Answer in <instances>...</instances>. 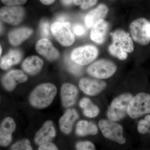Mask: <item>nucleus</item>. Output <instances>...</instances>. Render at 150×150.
Listing matches in <instances>:
<instances>
[{
    "instance_id": "obj_1",
    "label": "nucleus",
    "mask_w": 150,
    "mask_h": 150,
    "mask_svg": "<svg viewBox=\"0 0 150 150\" xmlns=\"http://www.w3.org/2000/svg\"><path fill=\"white\" fill-rule=\"evenodd\" d=\"M111 35L112 42L108 48L109 52L120 60H125L128 57L127 53H131L134 50L132 39L129 33L122 30H115Z\"/></svg>"
},
{
    "instance_id": "obj_2",
    "label": "nucleus",
    "mask_w": 150,
    "mask_h": 150,
    "mask_svg": "<svg viewBox=\"0 0 150 150\" xmlns=\"http://www.w3.org/2000/svg\"><path fill=\"white\" fill-rule=\"evenodd\" d=\"M57 93L56 86L51 83L42 84L38 86L30 96V104L38 108L48 107L53 102Z\"/></svg>"
},
{
    "instance_id": "obj_3",
    "label": "nucleus",
    "mask_w": 150,
    "mask_h": 150,
    "mask_svg": "<svg viewBox=\"0 0 150 150\" xmlns=\"http://www.w3.org/2000/svg\"><path fill=\"white\" fill-rule=\"evenodd\" d=\"M127 113L132 118H138L150 113V95L141 93L132 98L128 106Z\"/></svg>"
},
{
    "instance_id": "obj_4",
    "label": "nucleus",
    "mask_w": 150,
    "mask_h": 150,
    "mask_svg": "<svg viewBox=\"0 0 150 150\" xmlns=\"http://www.w3.org/2000/svg\"><path fill=\"white\" fill-rule=\"evenodd\" d=\"M132 98L133 96L130 93L123 94L116 98L108 110V118L113 121H119L124 118Z\"/></svg>"
},
{
    "instance_id": "obj_5",
    "label": "nucleus",
    "mask_w": 150,
    "mask_h": 150,
    "mask_svg": "<svg viewBox=\"0 0 150 150\" xmlns=\"http://www.w3.org/2000/svg\"><path fill=\"white\" fill-rule=\"evenodd\" d=\"M117 67L114 63L108 60H98L94 62L87 69L89 74L99 79L110 78L116 71Z\"/></svg>"
},
{
    "instance_id": "obj_6",
    "label": "nucleus",
    "mask_w": 150,
    "mask_h": 150,
    "mask_svg": "<svg viewBox=\"0 0 150 150\" xmlns=\"http://www.w3.org/2000/svg\"><path fill=\"white\" fill-rule=\"evenodd\" d=\"M71 23L68 22H56L51 25L53 35L64 46H71L74 42L75 36L71 30Z\"/></svg>"
},
{
    "instance_id": "obj_7",
    "label": "nucleus",
    "mask_w": 150,
    "mask_h": 150,
    "mask_svg": "<svg viewBox=\"0 0 150 150\" xmlns=\"http://www.w3.org/2000/svg\"><path fill=\"white\" fill-rule=\"evenodd\" d=\"M98 54V50L95 46L86 45L74 49L70 58L78 64L85 66L94 61Z\"/></svg>"
},
{
    "instance_id": "obj_8",
    "label": "nucleus",
    "mask_w": 150,
    "mask_h": 150,
    "mask_svg": "<svg viewBox=\"0 0 150 150\" xmlns=\"http://www.w3.org/2000/svg\"><path fill=\"white\" fill-rule=\"evenodd\" d=\"M98 124L105 137L121 144H125L126 140L123 137V129L121 125L110 120H101Z\"/></svg>"
},
{
    "instance_id": "obj_9",
    "label": "nucleus",
    "mask_w": 150,
    "mask_h": 150,
    "mask_svg": "<svg viewBox=\"0 0 150 150\" xmlns=\"http://www.w3.org/2000/svg\"><path fill=\"white\" fill-rule=\"evenodd\" d=\"M149 22L144 18H139L132 22L130 25V32L134 41L143 46L149 43L150 36L147 33Z\"/></svg>"
},
{
    "instance_id": "obj_10",
    "label": "nucleus",
    "mask_w": 150,
    "mask_h": 150,
    "mask_svg": "<svg viewBox=\"0 0 150 150\" xmlns=\"http://www.w3.org/2000/svg\"><path fill=\"white\" fill-rule=\"evenodd\" d=\"M24 16V8L19 6H8L0 9V19L13 25L21 23Z\"/></svg>"
},
{
    "instance_id": "obj_11",
    "label": "nucleus",
    "mask_w": 150,
    "mask_h": 150,
    "mask_svg": "<svg viewBox=\"0 0 150 150\" xmlns=\"http://www.w3.org/2000/svg\"><path fill=\"white\" fill-rule=\"evenodd\" d=\"M27 80V76L21 70H13L3 77L2 83L6 90L11 91L18 84L25 82Z\"/></svg>"
},
{
    "instance_id": "obj_12",
    "label": "nucleus",
    "mask_w": 150,
    "mask_h": 150,
    "mask_svg": "<svg viewBox=\"0 0 150 150\" xmlns=\"http://www.w3.org/2000/svg\"><path fill=\"white\" fill-rule=\"evenodd\" d=\"M106 86L103 81L90 78H83L79 82V87L84 93L95 96L102 91Z\"/></svg>"
},
{
    "instance_id": "obj_13",
    "label": "nucleus",
    "mask_w": 150,
    "mask_h": 150,
    "mask_svg": "<svg viewBox=\"0 0 150 150\" xmlns=\"http://www.w3.org/2000/svg\"><path fill=\"white\" fill-rule=\"evenodd\" d=\"M16 129V125L13 118L7 117L3 120L0 126V146H7L11 144Z\"/></svg>"
},
{
    "instance_id": "obj_14",
    "label": "nucleus",
    "mask_w": 150,
    "mask_h": 150,
    "mask_svg": "<svg viewBox=\"0 0 150 150\" xmlns=\"http://www.w3.org/2000/svg\"><path fill=\"white\" fill-rule=\"evenodd\" d=\"M38 53L50 61H54L59 59V53L53 44L47 38L38 40L35 45Z\"/></svg>"
},
{
    "instance_id": "obj_15",
    "label": "nucleus",
    "mask_w": 150,
    "mask_h": 150,
    "mask_svg": "<svg viewBox=\"0 0 150 150\" xmlns=\"http://www.w3.org/2000/svg\"><path fill=\"white\" fill-rule=\"evenodd\" d=\"M56 135L53 122L51 121H46L35 135V143L38 145L43 144L53 140Z\"/></svg>"
},
{
    "instance_id": "obj_16",
    "label": "nucleus",
    "mask_w": 150,
    "mask_h": 150,
    "mask_svg": "<svg viewBox=\"0 0 150 150\" xmlns=\"http://www.w3.org/2000/svg\"><path fill=\"white\" fill-rule=\"evenodd\" d=\"M78 94V89L74 85L69 83L64 84L62 86L61 93L63 106L68 108L74 104Z\"/></svg>"
},
{
    "instance_id": "obj_17",
    "label": "nucleus",
    "mask_w": 150,
    "mask_h": 150,
    "mask_svg": "<svg viewBox=\"0 0 150 150\" xmlns=\"http://www.w3.org/2000/svg\"><path fill=\"white\" fill-rule=\"evenodd\" d=\"M108 29L107 22L103 19L98 21L92 26L91 32V38L96 43L102 44L106 38Z\"/></svg>"
},
{
    "instance_id": "obj_18",
    "label": "nucleus",
    "mask_w": 150,
    "mask_h": 150,
    "mask_svg": "<svg viewBox=\"0 0 150 150\" xmlns=\"http://www.w3.org/2000/svg\"><path fill=\"white\" fill-rule=\"evenodd\" d=\"M108 12L107 6L101 4L96 8L90 11L85 18V23L89 28L92 27L94 25L106 16Z\"/></svg>"
},
{
    "instance_id": "obj_19",
    "label": "nucleus",
    "mask_w": 150,
    "mask_h": 150,
    "mask_svg": "<svg viewBox=\"0 0 150 150\" xmlns=\"http://www.w3.org/2000/svg\"><path fill=\"white\" fill-rule=\"evenodd\" d=\"M79 117V114L75 109L67 110L59 120V125L62 131L65 134H69L71 131L73 124Z\"/></svg>"
},
{
    "instance_id": "obj_20",
    "label": "nucleus",
    "mask_w": 150,
    "mask_h": 150,
    "mask_svg": "<svg viewBox=\"0 0 150 150\" xmlns=\"http://www.w3.org/2000/svg\"><path fill=\"white\" fill-rule=\"evenodd\" d=\"M43 64L42 59L37 56H33L25 60L22 65V68L27 74L34 75L40 71Z\"/></svg>"
},
{
    "instance_id": "obj_21",
    "label": "nucleus",
    "mask_w": 150,
    "mask_h": 150,
    "mask_svg": "<svg viewBox=\"0 0 150 150\" xmlns=\"http://www.w3.org/2000/svg\"><path fill=\"white\" fill-rule=\"evenodd\" d=\"M22 58V54L19 50H11L2 58L0 62V67L3 70L8 69L14 65L18 64Z\"/></svg>"
},
{
    "instance_id": "obj_22",
    "label": "nucleus",
    "mask_w": 150,
    "mask_h": 150,
    "mask_svg": "<svg viewBox=\"0 0 150 150\" xmlns=\"http://www.w3.org/2000/svg\"><path fill=\"white\" fill-rule=\"evenodd\" d=\"M32 33V30L26 28L14 30L9 33V41L13 46H18L27 39Z\"/></svg>"
},
{
    "instance_id": "obj_23",
    "label": "nucleus",
    "mask_w": 150,
    "mask_h": 150,
    "mask_svg": "<svg viewBox=\"0 0 150 150\" xmlns=\"http://www.w3.org/2000/svg\"><path fill=\"white\" fill-rule=\"evenodd\" d=\"M98 131L97 127L95 124L84 120L78 122L76 127V134L81 137L88 135H96L97 134Z\"/></svg>"
},
{
    "instance_id": "obj_24",
    "label": "nucleus",
    "mask_w": 150,
    "mask_h": 150,
    "mask_svg": "<svg viewBox=\"0 0 150 150\" xmlns=\"http://www.w3.org/2000/svg\"><path fill=\"white\" fill-rule=\"evenodd\" d=\"M79 105L83 109L84 115L89 118H94L99 113V108L88 98H82L80 101Z\"/></svg>"
},
{
    "instance_id": "obj_25",
    "label": "nucleus",
    "mask_w": 150,
    "mask_h": 150,
    "mask_svg": "<svg viewBox=\"0 0 150 150\" xmlns=\"http://www.w3.org/2000/svg\"><path fill=\"white\" fill-rule=\"evenodd\" d=\"M66 64L69 71L75 75H81L82 73V67L81 65L78 64L73 61L71 58L67 57L65 59Z\"/></svg>"
},
{
    "instance_id": "obj_26",
    "label": "nucleus",
    "mask_w": 150,
    "mask_h": 150,
    "mask_svg": "<svg viewBox=\"0 0 150 150\" xmlns=\"http://www.w3.org/2000/svg\"><path fill=\"white\" fill-rule=\"evenodd\" d=\"M138 129L142 134L150 133V115H147L144 120H141L139 122Z\"/></svg>"
},
{
    "instance_id": "obj_27",
    "label": "nucleus",
    "mask_w": 150,
    "mask_h": 150,
    "mask_svg": "<svg viewBox=\"0 0 150 150\" xmlns=\"http://www.w3.org/2000/svg\"><path fill=\"white\" fill-rule=\"evenodd\" d=\"M11 149L31 150L33 149L29 141L25 139L15 143L12 146Z\"/></svg>"
},
{
    "instance_id": "obj_28",
    "label": "nucleus",
    "mask_w": 150,
    "mask_h": 150,
    "mask_svg": "<svg viewBox=\"0 0 150 150\" xmlns=\"http://www.w3.org/2000/svg\"><path fill=\"white\" fill-rule=\"evenodd\" d=\"M98 0H74V4L76 5L80 6L83 9H87L96 4Z\"/></svg>"
},
{
    "instance_id": "obj_29",
    "label": "nucleus",
    "mask_w": 150,
    "mask_h": 150,
    "mask_svg": "<svg viewBox=\"0 0 150 150\" xmlns=\"http://www.w3.org/2000/svg\"><path fill=\"white\" fill-rule=\"evenodd\" d=\"M40 31L41 35L45 38H49L51 36L49 23L46 21H43L40 24Z\"/></svg>"
},
{
    "instance_id": "obj_30",
    "label": "nucleus",
    "mask_w": 150,
    "mask_h": 150,
    "mask_svg": "<svg viewBox=\"0 0 150 150\" xmlns=\"http://www.w3.org/2000/svg\"><path fill=\"white\" fill-rule=\"evenodd\" d=\"M76 148L79 150H95L94 145L90 142H78L76 145Z\"/></svg>"
},
{
    "instance_id": "obj_31",
    "label": "nucleus",
    "mask_w": 150,
    "mask_h": 150,
    "mask_svg": "<svg viewBox=\"0 0 150 150\" xmlns=\"http://www.w3.org/2000/svg\"><path fill=\"white\" fill-rule=\"evenodd\" d=\"M74 33L78 36L84 35L86 33L85 29L82 25L76 24L74 25L73 28Z\"/></svg>"
},
{
    "instance_id": "obj_32",
    "label": "nucleus",
    "mask_w": 150,
    "mask_h": 150,
    "mask_svg": "<svg viewBox=\"0 0 150 150\" xmlns=\"http://www.w3.org/2000/svg\"><path fill=\"white\" fill-rule=\"evenodd\" d=\"M27 0H1L2 2L8 6L20 5L25 4Z\"/></svg>"
},
{
    "instance_id": "obj_33",
    "label": "nucleus",
    "mask_w": 150,
    "mask_h": 150,
    "mask_svg": "<svg viewBox=\"0 0 150 150\" xmlns=\"http://www.w3.org/2000/svg\"><path fill=\"white\" fill-rule=\"evenodd\" d=\"M56 145L51 142H48L40 145L38 150H58Z\"/></svg>"
},
{
    "instance_id": "obj_34",
    "label": "nucleus",
    "mask_w": 150,
    "mask_h": 150,
    "mask_svg": "<svg viewBox=\"0 0 150 150\" xmlns=\"http://www.w3.org/2000/svg\"><path fill=\"white\" fill-rule=\"evenodd\" d=\"M40 1L43 4L49 5L53 4L56 0H40Z\"/></svg>"
},
{
    "instance_id": "obj_35",
    "label": "nucleus",
    "mask_w": 150,
    "mask_h": 150,
    "mask_svg": "<svg viewBox=\"0 0 150 150\" xmlns=\"http://www.w3.org/2000/svg\"><path fill=\"white\" fill-rule=\"evenodd\" d=\"M63 4L66 6H69L71 4L74 0H61Z\"/></svg>"
},
{
    "instance_id": "obj_36",
    "label": "nucleus",
    "mask_w": 150,
    "mask_h": 150,
    "mask_svg": "<svg viewBox=\"0 0 150 150\" xmlns=\"http://www.w3.org/2000/svg\"><path fill=\"white\" fill-rule=\"evenodd\" d=\"M58 21L60 22H64L65 21V17L64 16H60L58 17Z\"/></svg>"
},
{
    "instance_id": "obj_37",
    "label": "nucleus",
    "mask_w": 150,
    "mask_h": 150,
    "mask_svg": "<svg viewBox=\"0 0 150 150\" xmlns=\"http://www.w3.org/2000/svg\"><path fill=\"white\" fill-rule=\"evenodd\" d=\"M146 30L147 34L150 36V23L149 22L148 23L147 26Z\"/></svg>"
},
{
    "instance_id": "obj_38",
    "label": "nucleus",
    "mask_w": 150,
    "mask_h": 150,
    "mask_svg": "<svg viewBox=\"0 0 150 150\" xmlns=\"http://www.w3.org/2000/svg\"><path fill=\"white\" fill-rule=\"evenodd\" d=\"M2 51V50L1 46L0 45V57H1V55Z\"/></svg>"
},
{
    "instance_id": "obj_39",
    "label": "nucleus",
    "mask_w": 150,
    "mask_h": 150,
    "mask_svg": "<svg viewBox=\"0 0 150 150\" xmlns=\"http://www.w3.org/2000/svg\"><path fill=\"white\" fill-rule=\"evenodd\" d=\"M1 23H0V32L1 31Z\"/></svg>"
}]
</instances>
